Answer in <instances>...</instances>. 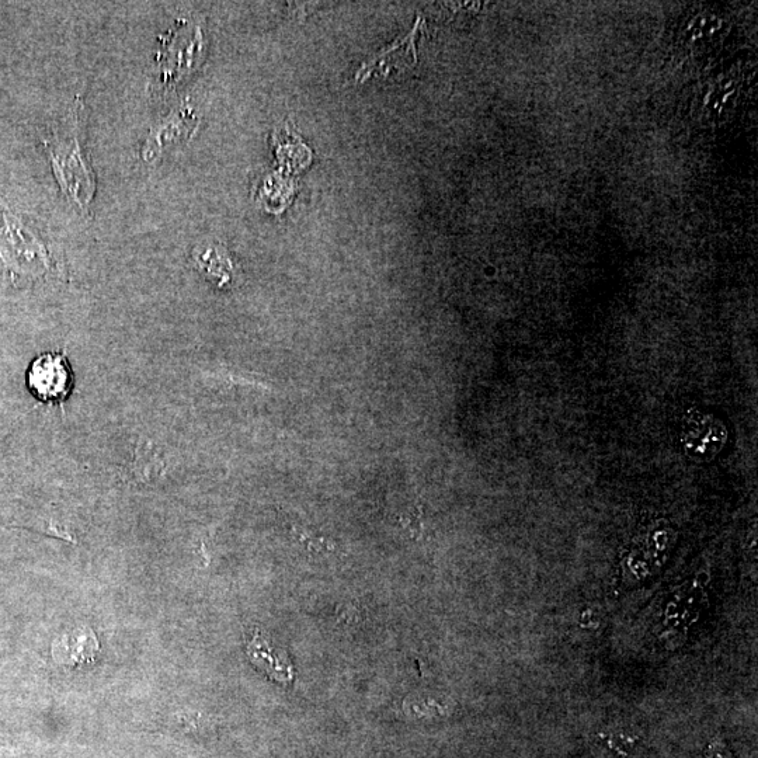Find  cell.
Segmentation results:
<instances>
[{"mask_svg": "<svg viewBox=\"0 0 758 758\" xmlns=\"http://www.w3.org/2000/svg\"><path fill=\"white\" fill-rule=\"evenodd\" d=\"M198 262L203 264L205 270L212 277L219 278V283L229 280V270L232 269L228 257L221 255L218 250L210 249L198 257Z\"/></svg>", "mask_w": 758, "mask_h": 758, "instance_id": "9", "label": "cell"}, {"mask_svg": "<svg viewBox=\"0 0 758 758\" xmlns=\"http://www.w3.org/2000/svg\"><path fill=\"white\" fill-rule=\"evenodd\" d=\"M707 758H732V754L726 749L722 742H714L709 746V756Z\"/></svg>", "mask_w": 758, "mask_h": 758, "instance_id": "10", "label": "cell"}, {"mask_svg": "<svg viewBox=\"0 0 758 758\" xmlns=\"http://www.w3.org/2000/svg\"><path fill=\"white\" fill-rule=\"evenodd\" d=\"M249 655L253 662L259 664L263 670L271 674L280 681L291 680V664L287 660L281 659L280 656H274V649H271L269 643L256 636L249 645Z\"/></svg>", "mask_w": 758, "mask_h": 758, "instance_id": "8", "label": "cell"}, {"mask_svg": "<svg viewBox=\"0 0 758 758\" xmlns=\"http://www.w3.org/2000/svg\"><path fill=\"white\" fill-rule=\"evenodd\" d=\"M597 743L615 758H636L642 749L643 739L635 730L624 726H610L598 732Z\"/></svg>", "mask_w": 758, "mask_h": 758, "instance_id": "7", "label": "cell"}, {"mask_svg": "<svg viewBox=\"0 0 758 758\" xmlns=\"http://www.w3.org/2000/svg\"><path fill=\"white\" fill-rule=\"evenodd\" d=\"M30 394L44 403H62L71 394L73 374L61 353H47L31 361L27 370Z\"/></svg>", "mask_w": 758, "mask_h": 758, "instance_id": "4", "label": "cell"}, {"mask_svg": "<svg viewBox=\"0 0 758 758\" xmlns=\"http://www.w3.org/2000/svg\"><path fill=\"white\" fill-rule=\"evenodd\" d=\"M0 259L13 273L26 276H41L51 267L44 243L5 208L0 210Z\"/></svg>", "mask_w": 758, "mask_h": 758, "instance_id": "3", "label": "cell"}, {"mask_svg": "<svg viewBox=\"0 0 758 758\" xmlns=\"http://www.w3.org/2000/svg\"><path fill=\"white\" fill-rule=\"evenodd\" d=\"M68 118V130L61 128L45 138L43 144L62 193L79 210L86 211L96 194V176L83 148L78 109L72 110Z\"/></svg>", "mask_w": 758, "mask_h": 758, "instance_id": "1", "label": "cell"}, {"mask_svg": "<svg viewBox=\"0 0 758 758\" xmlns=\"http://www.w3.org/2000/svg\"><path fill=\"white\" fill-rule=\"evenodd\" d=\"M99 650V643L90 629H79L72 634L62 636L52 646V656L58 663L78 666L93 662Z\"/></svg>", "mask_w": 758, "mask_h": 758, "instance_id": "6", "label": "cell"}, {"mask_svg": "<svg viewBox=\"0 0 758 758\" xmlns=\"http://www.w3.org/2000/svg\"><path fill=\"white\" fill-rule=\"evenodd\" d=\"M198 124H200V118L197 117L196 111L189 104H183L168 117L163 118L161 123L156 124L149 132L142 148V159L146 163L155 162L170 146L193 137Z\"/></svg>", "mask_w": 758, "mask_h": 758, "instance_id": "5", "label": "cell"}, {"mask_svg": "<svg viewBox=\"0 0 758 758\" xmlns=\"http://www.w3.org/2000/svg\"><path fill=\"white\" fill-rule=\"evenodd\" d=\"M203 52L200 27L179 20L162 38L156 57L155 83L159 90L176 89L197 68Z\"/></svg>", "mask_w": 758, "mask_h": 758, "instance_id": "2", "label": "cell"}]
</instances>
